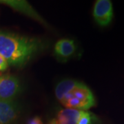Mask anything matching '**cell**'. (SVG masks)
I'll return each instance as SVG.
<instances>
[{"label":"cell","mask_w":124,"mask_h":124,"mask_svg":"<svg viewBox=\"0 0 124 124\" xmlns=\"http://www.w3.org/2000/svg\"><path fill=\"white\" fill-rule=\"evenodd\" d=\"M44 46L37 38L0 31V55L8 65L23 66Z\"/></svg>","instance_id":"6da1fadb"},{"label":"cell","mask_w":124,"mask_h":124,"mask_svg":"<svg viewBox=\"0 0 124 124\" xmlns=\"http://www.w3.org/2000/svg\"><path fill=\"white\" fill-rule=\"evenodd\" d=\"M93 17L101 26L109 25L113 18V6L110 0H97L94 6Z\"/></svg>","instance_id":"7a4b0ae2"},{"label":"cell","mask_w":124,"mask_h":124,"mask_svg":"<svg viewBox=\"0 0 124 124\" xmlns=\"http://www.w3.org/2000/svg\"><path fill=\"white\" fill-rule=\"evenodd\" d=\"M20 89V84L16 77L0 75V100H12Z\"/></svg>","instance_id":"3957f363"},{"label":"cell","mask_w":124,"mask_h":124,"mask_svg":"<svg viewBox=\"0 0 124 124\" xmlns=\"http://www.w3.org/2000/svg\"><path fill=\"white\" fill-rule=\"evenodd\" d=\"M1 4H4L10 6L15 10H17L20 13L25 14L28 17L32 18L38 21L39 22L43 24H46V22L44 19L40 16L39 14L36 12V10L33 8L29 3L26 1H19V0H1Z\"/></svg>","instance_id":"277c9868"},{"label":"cell","mask_w":124,"mask_h":124,"mask_svg":"<svg viewBox=\"0 0 124 124\" xmlns=\"http://www.w3.org/2000/svg\"><path fill=\"white\" fill-rule=\"evenodd\" d=\"M18 108L12 100H0V124H10L16 119Z\"/></svg>","instance_id":"5b68a950"},{"label":"cell","mask_w":124,"mask_h":124,"mask_svg":"<svg viewBox=\"0 0 124 124\" xmlns=\"http://www.w3.org/2000/svg\"><path fill=\"white\" fill-rule=\"evenodd\" d=\"M72 94L80 101L83 110L86 111L95 106V99L92 91L82 83L72 91Z\"/></svg>","instance_id":"8992f818"},{"label":"cell","mask_w":124,"mask_h":124,"mask_svg":"<svg viewBox=\"0 0 124 124\" xmlns=\"http://www.w3.org/2000/svg\"><path fill=\"white\" fill-rule=\"evenodd\" d=\"M76 50L75 41L70 39H62L54 45V52L57 57L62 60L71 57Z\"/></svg>","instance_id":"52a82bcc"},{"label":"cell","mask_w":124,"mask_h":124,"mask_svg":"<svg viewBox=\"0 0 124 124\" xmlns=\"http://www.w3.org/2000/svg\"><path fill=\"white\" fill-rule=\"evenodd\" d=\"M84 110L65 108L58 112L56 121L57 124H77Z\"/></svg>","instance_id":"ba28073f"},{"label":"cell","mask_w":124,"mask_h":124,"mask_svg":"<svg viewBox=\"0 0 124 124\" xmlns=\"http://www.w3.org/2000/svg\"><path fill=\"white\" fill-rule=\"evenodd\" d=\"M81 83L73 79H65L60 81L55 88V96L60 102L62 101L64 97L68 93L79 86Z\"/></svg>","instance_id":"9c48e42d"},{"label":"cell","mask_w":124,"mask_h":124,"mask_svg":"<svg viewBox=\"0 0 124 124\" xmlns=\"http://www.w3.org/2000/svg\"><path fill=\"white\" fill-rule=\"evenodd\" d=\"M93 121V116L91 112L84 111L79 119L77 124H92Z\"/></svg>","instance_id":"30bf717a"},{"label":"cell","mask_w":124,"mask_h":124,"mask_svg":"<svg viewBox=\"0 0 124 124\" xmlns=\"http://www.w3.org/2000/svg\"><path fill=\"white\" fill-rule=\"evenodd\" d=\"M8 63L5 60L4 57L0 55V72L5 71L8 67Z\"/></svg>","instance_id":"8fae6325"},{"label":"cell","mask_w":124,"mask_h":124,"mask_svg":"<svg viewBox=\"0 0 124 124\" xmlns=\"http://www.w3.org/2000/svg\"><path fill=\"white\" fill-rule=\"evenodd\" d=\"M27 124H43L41 119L38 116H35L29 119L27 122Z\"/></svg>","instance_id":"7c38bea8"},{"label":"cell","mask_w":124,"mask_h":124,"mask_svg":"<svg viewBox=\"0 0 124 124\" xmlns=\"http://www.w3.org/2000/svg\"><path fill=\"white\" fill-rule=\"evenodd\" d=\"M48 124H57V122L56 119H53L51 120Z\"/></svg>","instance_id":"4fadbf2b"}]
</instances>
